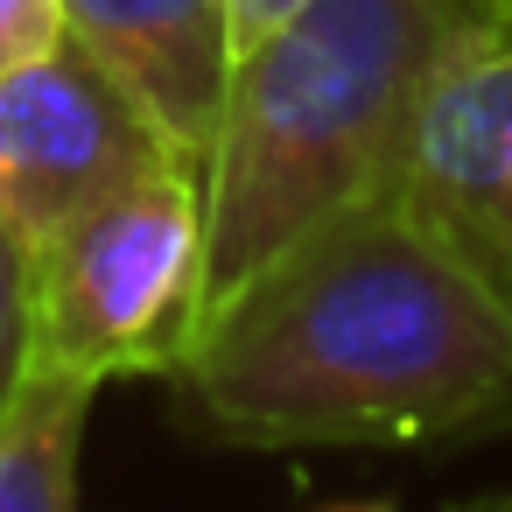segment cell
Here are the masks:
<instances>
[{"label": "cell", "mask_w": 512, "mask_h": 512, "mask_svg": "<svg viewBox=\"0 0 512 512\" xmlns=\"http://www.w3.org/2000/svg\"><path fill=\"white\" fill-rule=\"evenodd\" d=\"M393 197L512 281V22L477 15L456 36L414 113Z\"/></svg>", "instance_id": "cell-5"}, {"label": "cell", "mask_w": 512, "mask_h": 512, "mask_svg": "<svg viewBox=\"0 0 512 512\" xmlns=\"http://www.w3.org/2000/svg\"><path fill=\"white\" fill-rule=\"evenodd\" d=\"M64 43V0H0V71H22Z\"/></svg>", "instance_id": "cell-9"}, {"label": "cell", "mask_w": 512, "mask_h": 512, "mask_svg": "<svg viewBox=\"0 0 512 512\" xmlns=\"http://www.w3.org/2000/svg\"><path fill=\"white\" fill-rule=\"evenodd\" d=\"M323 512H393V505H323Z\"/></svg>", "instance_id": "cell-12"}, {"label": "cell", "mask_w": 512, "mask_h": 512, "mask_svg": "<svg viewBox=\"0 0 512 512\" xmlns=\"http://www.w3.org/2000/svg\"><path fill=\"white\" fill-rule=\"evenodd\" d=\"M36 358L85 379H176L211 316L204 169L162 162L29 253Z\"/></svg>", "instance_id": "cell-3"}, {"label": "cell", "mask_w": 512, "mask_h": 512, "mask_svg": "<svg viewBox=\"0 0 512 512\" xmlns=\"http://www.w3.org/2000/svg\"><path fill=\"white\" fill-rule=\"evenodd\" d=\"M477 15L491 0H309L232 64L204 162L211 309L295 239L393 197L428 78Z\"/></svg>", "instance_id": "cell-2"}, {"label": "cell", "mask_w": 512, "mask_h": 512, "mask_svg": "<svg viewBox=\"0 0 512 512\" xmlns=\"http://www.w3.org/2000/svg\"><path fill=\"white\" fill-rule=\"evenodd\" d=\"M491 15H498V22H512V0H491Z\"/></svg>", "instance_id": "cell-13"}, {"label": "cell", "mask_w": 512, "mask_h": 512, "mask_svg": "<svg viewBox=\"0 0 512 512\" xmlns=\"http://www.w3.org/2000/svg\"><path fill=\"white\" fill-rule=\"evenodd\" d=\"M456 512H512V491H498V498H477V505H456Z\"/></svg>", "instance_id": "cell-11"}, {"label": "cell", "mask_w": 512, "mask_h": 512, "mask_svg": "<svg viewBox=\"0 0 512 512\" xmlns=\"http://www.w3.org/2000/svg\"><path fill=\"white\" fill-rule=\"evenodd\" d=\"M162 162H183L176 141L71 36L22 71H0V225L29 253Z\"/></svg>", "instance_id": "cell-4"}, {"label": "cell", "mask_w": 512, "mask_h": 512, "mask_svg": "<svg viewBox=\"0 0 512 512\" xmlns=\"http://www.w3.org/2000/svg\"><path fill=\"white\" fill-rule=\"evenodd\" d=\"M309 8V0H225V15H232V50L246 57L253 43H267L281 22H295Z\"/></svg>", "instance_id": "cell-10"}, {"label": "cell", "mask_w": 512, "mask_h": 512, "mask_svg": "<svg viewBox=\"0 0 512 512\" xmlns=\"http://www.w3.org/2000/svg\"><path fill=\"white\" fill-rule=\"evenodd\" d=\"M64 36L155 113L183 162H211L239 64L225 0H64Z\"/></svg>", "instance_id": "cell-6"}, {"label": "cell", "mask_w": 512, "mask_h": 512, "mask_svg": "<svg viewBox=\"0 0 512 512\" xmlns=\"http://www.w3.org/2000/svg\"><path fill=\"white\" fill-rule=\"evenodd\" d=\"M176 400L232 449L498 435L512 428V281L379 197L218 302Z\"/></svg>", "instance_id": "cell-1"}, {"label": "cell", "mask_w": 512, "mask_h": 512, "mask_svg": "<svg viewBox=\"0 0 512 512\" xmlns=\"http://www.w3.org/2000/svg\"><path fill=\"white\" fill-rule=\"evenodd\" d=\"M36 365V316H29V246L0 225V407Z\"/></svg>", "instance_id": "cell-8"}, {"label": "cell", "mask_w": 512, "mask_h": 512, "mask_svg": "<svg viewBox=\"0 0 512 512\" xmlns=\"http://www.w3.org/2000/svg\"><path fill=\"white\" fill-rule=\"evenodd\" d=\"M99 379L50 358L29 365L15 400L0 407V512H78V456Z\"/></svg>", "instance_id": "cell-7"}]
</instances>
